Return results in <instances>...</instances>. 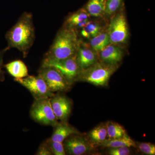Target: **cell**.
<instances>
[{"label":"cell","mask_w":155,"mask_h":155,"mask_svg":"<svg viewBox=\"0 0 155 155\" xmlns=\"http://www.w3.org/2000/svg\"><path fill=\"white\" fill-rule=\"evenodd\" d=\"M8 45L4 49L6 51L10 49L19 50L23 58L28 56L35 39V31L33 15L25 12L20 16L15 25L5 34Z\"/></svg>","instance_id":"obj_1"},{"label":"cell","mask_w":155,"mask_h":155,"mask_svg":"<svg viewBox=\"0 0 155 155\" xmlns=\"http://www.w3.org/2000/svg\"><path fill=\"white\" fill-rule=\"evenodd\" d=\"M80 41L78 31L63 25L45 54L41 64L64 60L75 56Z\"/></svg>","instance_id":"obj_2"},{"label":"cell","mask_w":155,"mask_h":155,"mask_svg":"<svg viewBox=\"0 0 155 155\" xmlns=\"http://www.w3.org/2000/svg\"><path fill=\"white\" fill-rule=\"evenodd\" d=\"M118 67L99 60L87 69L81 70L76 81L87 82L97 86H107L110 78Z\"/></svg>","instance_id":"obj_3"},{"label":"cell","mask_w":155,"mask_h":155,"mask_svg":"<svg viewBox=\"0 0 155 155\" xmlns=\"http://www.w3.org/2000/svg\"><path fill=\"white\" fill-rule=\"evenodd\" d=\"M31 118L41 125L54 127L59 121L53 112L50 98L35 100L30 110Z\"/></svg>","instance_id":"obj_4"},{"label":"cell","mask_w":155,"mask_h":155,"mask_svg":"<svg viewBox=\"0 0 155 155\" xmlns=\"http://www.w3.org/2000/svg\"><path fill=\"white\" fill-rule=\"evenodd\" d=\"M38 72V75L44 80L50 91L54 93L67 91L71 88L72 85L54 67H40Z\"/></svg>","instance_id":"obj_5"},{"label":"cell","mask_w":155,"mask_h":155,"mask_svg":"<svg viewBox=\"0 0 155 155\" xmlns=\"http://www.w3.org/2000/svg\"><path fill=\"white\" fill-rule=\"evenodd\" d=\"M107 32L110 43L119 45L126 42L129 31L126 17L123 11L118 12L111 19Z\"/></svg>","instance_id":"obj_6"},{"label":"cell","mask_w":155,"mask_h":155,"mask_svg":"<svg viewBox=\"0 0 155 155\" xmlns=\"http://www.w3.org/2000/svg\"><path fill=\"white\" fill-rule=\"evenodd\" d=\"M14 80L27 89L35 100L50 98L55 94L50 91L44 80L38 75H28L24 78H14Z\"/></svg>","instance_id":"obj_7"},{"label":"cell","mask_w":155,"mask_h":155,"mask_svg":"<svg viewBox=\"0 0 155 155\" xmlns=\"http://www.w3.org/2000/svg\"><path fill=\"white\" fill-rule=\"evenodd\" d=\"M47 66L53 67L57 69L71 85L76 82L81 70L76 61V55L64 60L52 61L41 65V67Z\"/></svg>","instance_id":"obj_8"},{"label":"cell","mask_w":155,"mask_h":155,"mask_svg":"<svg viewBox=\"0 0 155 155\" xmlns=\"http://www.w3.org/2000/svg\"><path fill=\"white\" fill-rule=\"evenodd\" d=\"M66 154L82 155L91 152L94 146L80 133L70 135L63 142Z\"/></svg>","instance_id":"obj_9"},{"label":"cell","mask_w":155,"mask_h":155,"mask_svg":"<svg viewBox=\"0 0 155 155\" xmlns=\"http://www.w3.org/2000/svg\"><path fill=\"white\" fill-rule=\"evenodd\" d=\"M56 118L60 122H67L72 112V103L68 97L58 93L50 98Z\"/></svg>","instance_id":"obj_10"},{"label":"cell","mask_w":155,"mask_h":155,"mask_svg":"<svg viewBox=\"0 0 155 155\" xmlns=\"http://www.w3.org/2000/svg\"><path fill=\"white\" fill-rule=\"evenodd\" d=\"M98 54V59L100 61L114 66H118L124 55L122 49L118 45L110 43Z\"/></svg>","instance_id":"obj_11"},{"label":"cell","mask_w":155,"mask_h":155,"mask_svg":"<svg viewBox=\"0 0 155 155\" xmlns=\"http://www.w3.org/2000/svg\"><path fill=\"white\" fill-rule=\"evenodd\" d=\"M76 59L81 70L87 69L98 61V56L94 50L80 41L76 54Z\"/></svg>","instance_id":"obj_12"},{"label":"cell","mask_w":155,"mask_h":155,"mask_svg":"<svg viewBox=\"0 0 155 155\" xmlns=\"http://www.w3.org/2000/svg\"><path fill=\"white\" fill-rule=\"evenodd\" d=\"M53 127L52 134L49 139L54 141L63 143L70 135L80 133L76 128L69 125L67 122H59Z\"/></svg>","instance_id":"obj_13"},{"label":"cell","mask_w":155,"mask_h":155,"mask_svg":"<svg viewBox=\"0 0 155 155\" xmlns=\"http://www.w3.org/2000/svg\"><path fill=\"white\" fill-rule=\"evenodd\" d=\"M90 15L85 9H81L68 16L64 26L78 31L84 27Z\"/></svg>","instance_id":"obj_14"},{"label":"cell","mask_w":155,"mask_h":155,"mask_svg":"<svg viewBox=\"0 0 155 155\" xmlns=\"http://www.w3.org/2000/svg\"><path fill=\"white\" fill-rule=\"evenodd\" d=\"M7 72L14 78H22L28 75V70L25 63L21 60L11 61L4 65Z\"/></svg>","instance_id":"obj_15"},{"label":"cell","mask_w":155,"mask_h":155,"mask_svg":"<svg viewBox=\"0 0 155 155\" xmlns=\"http://www.w3.org/2000/svg\"><path fill=\"white\" fill-rule=\"evenodd\" d=\"M86 137L94 146L99 145L107 139V130L105 123H101L93 128Z\"/></svg>","instance_id":"obj_16"},{"label":"cell","mask_w":155,"mask_h":155,"mask_svg":"<svg viewBox=\"0 0 155 155\" xmlns=\"http://www.w3.org/2000/svg\"><path fill=\"white\" fill-rule=\"evenodd\" d=\"M99 146L107 148L122 147H136L135 142L130 138V137L127 134L121 138L114 139H106Z\"/></svg>","instance_id":"obj_17"},{"label":"cell","mask_w":155,"mask_h":155,"mask_svg":"<svg viewBox=\"0 0 155 155\" xmlns=\"http://www.w3.org/2000/svg\"><path fill=\"white\" fill-rule=\"evenodd\" d=\"M105 0H89L84 9L90 16L100 17L104 15Z\"/></svg>","instance_id":"obj_18"},{"label":"cell","mask_w":155,"mask_h":155,"mask_svg":"<svg viewBox=\"0 0 155 155\" xmlns=\"http://www.w3.org/2000/svg\"><path fill=\"white\" fill-rule=\"evenodd\" d=\"M90 39L91 47L97 54L110 44L107 31H100Z\"/></svg>","instance_id":"obj_19"},{"label":"cell","mask_w":155,"mask_h":155,"mask_svg":"<svg viewBox=\"0 0 155 155\" xmlns=\"http://www.w3.org/2000/svg\"><path fill=\"white\" fill-rule=\"evenodd\" d=\"M105 124L107 130V139L121 138L127 134L124 127L117 122L108 121Z\"/></svg>","instance_id":"obj_20"},{"label":"cell","mask_w":155,"mask_h":155,"mask_svg":"<svg viewBox=\"0 0 155 155\" xmlns=\"http://www.w3.org/2000/svg\"><path fill=\"white\" fill-rule=\"evenodd\" d=\"M81 29L80 34L82 37L91 39L101 31V27L97 22L88 20L84 27Z\"/></svg>","instance_id":"obj_21"},{"label":"cell","mask_w":155,"mask_h":155,"mask_svg":"<svg viewBox=\"0 0 155 155\" xmlns=\"http://www.w3.org/2000/svg\"><path fill=\"white\" fill-rule=\"evenodd\" d=\"M123 0H105L104 15L111 16L121 8Z\"/></svg>","instance_id":"obj_22"},{"label":"cell","mask_w":155,"mask_h":155,"mask_svg":"<svg viewBox=\"0 0 155 155\" xmlns=\"http://www.w3.org/2000/svg\"><path fill=\"white\" fill-rule=\"evenodd\" d=\"M51 151L54 155H65L66 151L63 143L52 141L49 138L46 140Z\"/></svg>","instance_id":"obj_23"},{"label":"cell","mask_w":155,"mask_h":155,"mask_svg":"<svg viewBox=\"0 0 155 155\" xmlns=\"http://www.w3.org/2000/svg\"><path fill=\"white\" fill-rule=\"evenodd\" d=\"M136 147L141 153L148 155H155V144L150 143H136Z\"/></svg>","instance_id":"obj_24"},{"label":"cell","mask_w":155,"mask_h":155,"mask_svg":"<svg viewBox=\"0 0 155 155\" xmlns=\"http://www.w3.org/2000/svg\"><path fill=\"white\" fill-rule=\"evenodd\" d=\"M108 148L107 154L110 155H128L130 154V150L129 147H122Z\"/></svg>","instance_id":"obj_25"},{"label":"cell","mask_w":155,"mask_h":155,"mask_svg":"<svg viewBox=\"0 0 155 155\" xmlns=\"http://www.w3.org/2000/svg\"><path fill=\"white\" fill-rule=\"evenodd\" d=\"M35 155H52L49 147L46 140H45L38 147Z\"/></svg>","instance_id":"obj_26"},{"label":"cell","mask_w":155,"mask_h":155,"mask_svg":"<svg viewBox=\"0 0 155 155\" xmlns=\"http://www.w3.org/2000/svg\"><path fill=\"white\" fill-rule=\"evenodd\" d=\"M6 52L5 49L0 50V82H3L5 79V72L3 70V68H4V65L3 63V58Z\"/></svg>","instance_id":"obj_27"}]
</instances>
